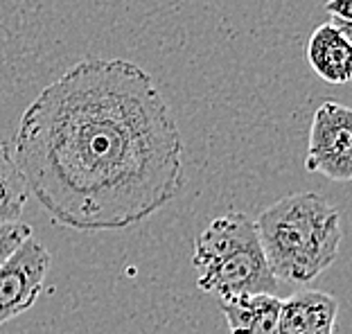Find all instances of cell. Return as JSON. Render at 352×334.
Masks as SVG:
<instances>
[{
    "label": "cell",
    "instance_id": "3957f363",
    "mask_svg": "<svg viewBox=\"0 0 352 334\" xmlns=\"http://www.w3.org/2000/svg\"><path fill=\"white\" fill-rule=\"evenodd\" d=\"M192 265L197 269L199 289L219 300L278 291L258 226L246 212H226L212 219L195 240Z\"/></svg>",
    "mask_w": 352,
    "mask_h": 334
},
{
    "label": "cell",
    "instance_id": "52a82bcc",
    "mask_svg": "<svg viewBox=\"0 0 352 334\" xmlns=\"http://www.w3.org/2000/svg\"><path fill=\"white\" fill-rule=\"evenodd\" d=\"M309 68L327 84H346L352 77L350 27L339 23H323L311 32L307 41Z\"/></svg>",
    "mask_w": 352,
    "mask_h": 334
},
{
    "label": "cell",
    "instance_id": "7a4b0ae2",
    "mask_svg": "<svg viewBox=\"0 0 352 334\" xmlns=\"http://www.w3.org/2000/svg\"><path fill=\"white\" fill-rule=\"evenodd\" d=\"M258 237L276 280L307 285L334 265L343 240L339 210L316 192H296L264 208Z\"/></svg>",
    "mask_w": 352,
    "mask_h": 334
},
{
    "label": "cell",
    "instance_id": "9c48e42d",
    "mask_svg": "<svg viewBox=\"0 0 352 334\" xmlns=\"http://www.w3.org/2000/svg\"><path fill=\"white\" fill-rule=\"evenodd\" d=\"M28 199L30 188L16 163L14 152L10 145L0 142V226L21 221Z\"/></svg>",
    "mask_w": 352,
    "mask_h": 334
},
{
    "label": "cell",
    "instance_id": "8992f818",
    "mask_svg": "<svg viewBox=\"0 0 352 334\" xmlns=\"http://www.w3.org/2000/svg\"><path fill=\"white\" fill-rule=\"evenodd\" d=\"M339 303L325 291L305 289L280 303L276 334H334Z\"/></svg>",
    "mask_w": 352,
    "mask_h": 334
},
{
    "label": "cell",
    "instance_id": "277c9868",
    "mask_svg": "<svg viewBox=\"0 0 352 334\" xmlns=\"http://www.w3.org/2000/svg\"><path fill=\"white\" fill-rule=\"evenodd\" d=\"M305 170L325 179L348 183L352 179V111L339 102H323L309 126Z\"/></svg>",
    "mask_w": 352,
    "mask_h": 334
},
{
    "label": "cell",
    "instance_id": "5b68a950",
    "mask_svg": "<svg viewBox=\"0 0 352 334\" xmlns=\"http://www.w3.org/2000/svg\"><path fill=\"white\" fill-rule=\"evenodd\" d=\"M50 262V251L32 235L0 265V328L34 307Z\"/></svg>",
    "mask_w": 352,
    "mask_h": 334
},
{
    "label": "cell",
    "instance_id": "6da1fadb",
    "mask_svg": "<svg viewBox=\"0 0 352 334\" xmlns=\"http://www.w3.org/2000/svg\"><path fill=\"white\" fill-rule=\"evenodd\" d=\"M14 158L41 208L82 233L140 224L186 183L172 109L126 59L86 57L47 84L21 115Z\"/></svg>",
    "mask_w": 352,
    "mask_h": 334
},
{
    "label": "cell",
    "instance_id": "ba28073f",
    "mask_svg": "<svg viewBox=\"0 0 352 334\" xmlns=\"http://www.w3.org/2000/svg\"><path fill=\"white\" fill-rule=\"evenodd\" d=\"M280 303L276 293H251L221 298L219 309L230 334H276Z\"/></svg>",
    "mask_w": 352,
    "mask_h": 334
},
{
    "label": "cell",
    "instance_id": "8fae6325",
    "mask_svg": "<svg viewBox=\"0 0 352 334\" xmlns=\"http://www.w3.org/2000/svg\"><path fill=\"white\" fill-rule=\"evenodd\" d=\"M325 12L332 16L334 23L350 27V23H352V0H327Z\"/></svg>",
    "mask_w": 352,
    "mask_h": 334
},
{
    "label": "cell",
    "instance_id": "30bf717a",
    "mask_svg": "<svg viewBox=\"0 0 352 334\" xmlns=\"http://www.w3.org/2000/svg\"><path fill=\"white\" fill-rule=\"evenodd\" d=\"M32 237V228L23 221H14V224H3L0 226V265L19 249V246Z\"/></svg>",
    "mask_w": 352,
    "mask_h": 334
}]
</instances>
